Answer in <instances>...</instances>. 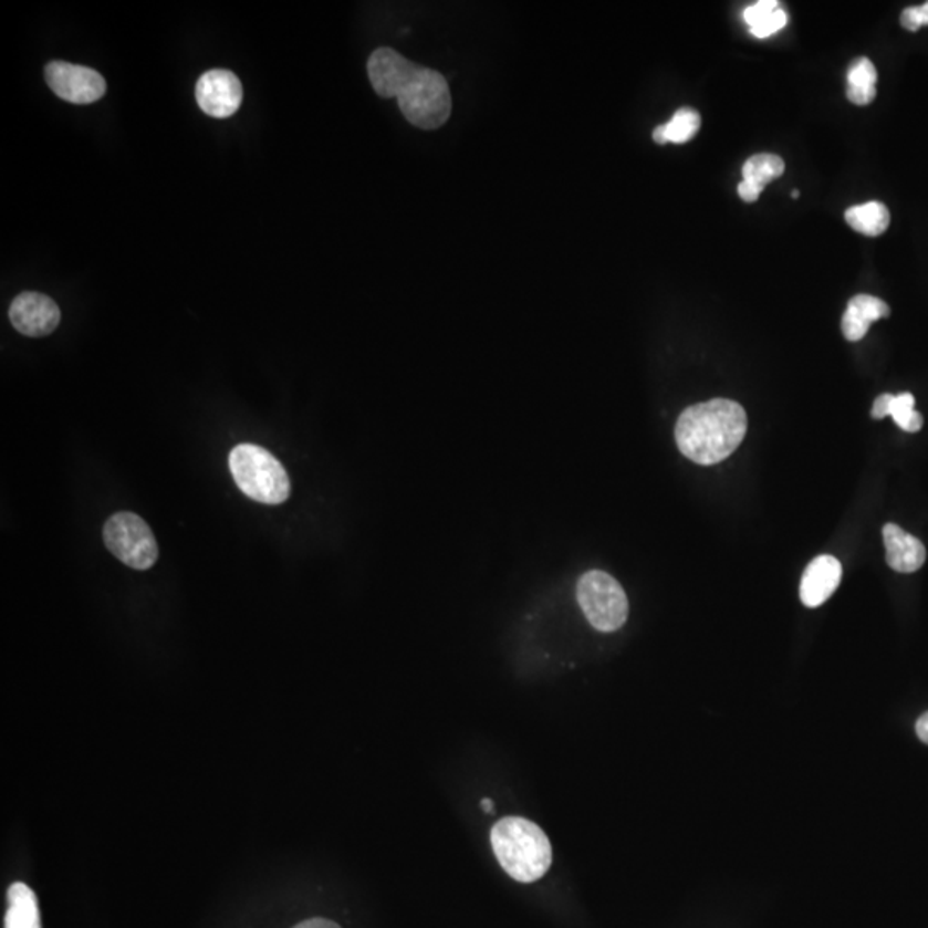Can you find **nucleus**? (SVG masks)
Wrapping results in <instances>:
<instances>
[{"label": "nucleus", "instance_id": "f257e3e1", "mask_svg": "<svg viewBox=\"0 0 928 928\" xmlns=\"http://www.w3.org/2000/svg\"><path fill=\"white\" fill-rule=\"evenodd\" d=\"M368 76L375 92L396 97L403 116L421 129H437L451 116V93L446 77L416 66L393 49L382 46L368 59Z\"/></svg>", "mask_w": 928, "mask_h": 928}, {"label": "nucleus", "instance_id": "f03ea898", "mask_svg": "<svg viewBox=\"0 0 928 928\" xmlns=\"http://www.w3.org/2000/svg\"><path fill=\"white\" fill-rule=\"evenodd\" d=\"M748 418L743 406L731 399H712L690 406L676 424L679 451L703 467L724 461L743 442Z\"/></svg>", "mask_w": 928, "mask_h": 928}, {"label": "nucleus", "instance_id": "7ed1b4c3", "mask_svg": "<svg viewBox=\"0 0 928 928\" xmlns=\"http://www.w3.org/2000/svg\"><path fill=\"white\" fill-rule=\"evenodd\" d=\"M490 843L505 874L518 883H536L551 868V841L532 821L502 818L493 825Z\"/></svg>", "mask_w": 928, "mask_h": 928}, {"label": "nucleus", "instance_id": "20e7f679", "mask_svg": "<svg viewBox=\"0 0 928 928\" xmlns=\"http://www.w3.org/2000/svg\"><path fill=\"white\" fill-rule=\"evenodd\" d=\"M229 468L239 490L260 504L278 505L290 498V477L282 462L263 447L236 446L229 455Z\"/></svg>", "mask_w": 928, "mask_h": 928}, {"label": "nucleus", "instance_id": "39448f33", "mask_svg": "<svg viewBox=\"0 0 928 928\" xmlns=\"http://www.w3.org/2000/svg\"><path fill=\"white\" fill-rule=\"evenodd\" d=\"M576 598L590 624L602 633H613L628 619V597L609 573L588 571L576 585Z\"/></svg>", "mask_w": 928, "mask_h": 928}, {"label": "nucleus", "instance_id": "423d86ee", "mask_svg": "<svg viewBox=\"0 0 928 928\" xmlns=\"http://www.w3.org/2000/svg\"><path fill=\"white\" fill-rule=\"evenodd\" d=\"M104 542L121 563L133 570H150L158 559V545L142 518L133 513H117L104 526Z\"/></svg>", "mask_w": 928, "mask_h": 928}, {"label": "nucleus", "instance_id": "0eeeda50", "mask_svg": "<svg viewBox=\"0 0 928 928\" xmlns=\"http://www.w3.org/2000/svg\"><path fill=\"white\" fill-rule=\"evenodd\" d=\"M45 82L59 98L77 105L101 101L107 92V83L101 73L71 62H49Z\"/></svg>", "mask_w": 928, "mask_h": 928}, {"label": "nucleus", "instance_id": "6e6552de", "mask_svg": "<svg viewBox=\"0 0 928 928\" xmlns=\"http://www.w3.org/2000/svg\"><path fill=\"white\" fill-rule=\"evenodd\" d=\"M197 102L208 116L226 119L241 107L243 86L231 71H207L197 82Z\"/></svg>", "mask_w": 928, "mask_h": 928}, {"label": "nucleus", "instance_id": "1a4fd4ad", "mask_svg": "<svg viewBox=\"0 0 928 928\" xmlns=\"http://www.w3.org/2000/svg\"><path fill=\"white\" fill-rule=\"evenodd\" d=\"M15 331L28 337H43L55 331L61 322V310L52 298L40 293H21L9 309Z\"/></svg>", "mask_w": 928, "mask_h": 928}, {"label": "nucleus", "instance_id": "9d476101", "mask_svg": "<svg viewBox=\"0 0 928 928\" xmlns=\"http://www.w3.org/2000/svg\"><path fill=\"white\" fill-rule=\"evenodd\" d=\"M843 566L832 555H818L806 566L803 573L800 597L806 607H818L824 604L841 583Z\"/></svg>", "mask_w": 928, "mask_h": 928}, {"label": "nucleus", "instance_id": "9b49d317", "mask_svg": "<svg viewBox=\"0 0 928 928\" xmlns=\"http://www.w3.org/2000/svg\"><path fill=\"white\" fill-rule=\"evenodd\" d=\"M886 543L887 564L898 573H915L927 559L924 543L917 536L909 535L901 526L887 523L883 530Z\"/></svg>", "mask_w": 928, "mask_h": 928}, {"label": "nucleus", "instance_id": "f8f14e48", "mask_svg": "<svg viewBox=\"0 0 928 928\" xmlns=\"http://www.w3.org/2000/svg\"><path fill=\"white\" fill-rule=\"evenodd\" d=\"M890 315L889 305L886 301L870 296V294H858L847 303L846 312L841 322L844 337L852 343L863 340L875 320L886 319Z\"/></svg>", "mask_w": 928, "mask_h": 928}, {"label": "nucleus", "instance_id": "ddd939ff", "mask_svg": "<svg viewBox=\"0 0 928 928\" xmlns=\"http://www.w3.org/2000/svg\"><path fill=\"white\" fill-rule=\"evenodd\" d=\"M886 416H893L896 425L909 434H915L924 427V418L915 409L914 394L903 393L899 396L880 394L872 406V418L883 420Z\"/></svg>", "mask_w": 928, "mask_h": 928}, {"label": "nucleus", "instance_id": "4468645a", "mask_svg": "<svg viewBox=\"0 0 928 928\" xmlns=\"http://www.w3.org/2000/svg\"><path fill=\"white\" fill-rule=\"evenodd\" d=\"M8 905L6 928H42L39 901L27 884L14 883L9 887Z\"/></svg>", "mask_w": 928, "mask_h": 928}, {"label": "nucleus", "instance_id": "2eb2a0df", "mask_svg": "<svg viewBox=\"0 0 928 928\" xmlns=\"http://www.w3.org/2000/svg\"><path fill=\"white\" fill-rule=\"evenodd\" d=\"M847 101L855 105H868L877 97V70L874 62L859 58L847 70Z\"/></svg>", "mask_w": 928, "mask_h": 928}, {"label": "nucleus", "instance_id": "dca6fc26", "mask_svg": "<svg viewBox=\"0 0 928 928\" xmlns=\"http://www.w3.org/2000/svg\"><path fill=\"white\" fill-rule=\"evenodd\" d=\"M844 217H846L849 228L855 229L859 234L870 236V238L884 234L890 222L889 210L880 201L855 205V207L847 208Z\"/></svg>", "mask_w": 928, "mask_h": 928}, {"label": "nucleus", "instance_id": "f3484780", "mask_svg": "<svg viewBox=\"0 0 928 928\" xmlns=\"http://www.w3.org/2000/svg\"><path fill=\"white\" fill-rule=\"evenodd\" d=\"M701 117L695 108L682 107L676 111L669 123L660 124L654 129V142L659 145L666 143H688L700 132Z\"/></svg>", "mask_w": 928, "mask_h": 928}, {"label": "nucleus", "instance_id": "a211bd4d", "mask_svg": "<svg viewBox=\"0 0 928 928\" xmlns=\"http://www.w3.org/2000/svg\"><path fill=\"white\" fill-rule=\"evenodd\" d=\"M784 160L778 155L760 154L748 158L743 166V181L763 189L784 174Z\"/></svg>", "mask_w": 928, "mask_h": 928}, {"label": "nucleus", "instance_id": "6ab92c4d", "mask_svg": "<svg viewBox=\"0 0 928 928\" xmlns=\"http://www.w3.org/2000/svg\"><path fill=\"white\" fill-rule=\"evenodd\" d=\"M788 24V14L784 9L778 8L771 15H767L762 23L750 28V33L757 39H767L774 35L775 31L782 30Z\"/></svg>", "mask_w": 928, "mask_h": 928}, {"label": "nucleus", "instance_id": "aec40b11", "mask_svg": "<svg viewBox=\"0 0 928 928\" xmlns=\"http://www.w3.org/2000/svg\"><path fill=\"white\" fill-rule=\"evenodd\" d=\"M778 8L779 2H775V0H760L757 4L744 9V21H747V24L750 28L757 27V24L762 23L767 15H771Z\"/></svg>", "mask_w": 928, "mask_h": 928}, {"label": "nucleus", "instance_id": "412c9836", "mask_svg": "<svg viewBox=\"0 0 928 928\" xmlns=\"http://www.w3.org/2000/svg\"><path fill=\"white\" fill-rule=\"evenodd\" d=\"M901 24L908 31H918L921 27H928V2L917 8H908L901 12Z\"/></svg>", "mask_w": 928, "mask_h": 928}, {"label": "nucleus", "instance_id": "4be33fe9", "mask_svg": "<svg viewBox=\"0 0 928 928\" xmlns=\"http://www.w3.org/2000/svg\"><path fill=\"white\" fill-rule=\"evenodd\" d=\"M763 189L757 188V186L748 185V183L741 181L738 185V195H740L741 200L747 201V204H753V201L759 200L760 195H762Z\"/></svg>", "mask_w": 928, "mask_h": 928}, {"label": "nucleus", "instance_id": "5701e85b", "mask_svg": "<svg viewBox=\"0 0 928 928\" xmlns=\"http://www.w3.org/2000/svg\"><path fill=\"white\" fill-rule=\"evenodd\" d=\"M294 928H341L335 921L325 920V918H312V920L301 921Z\"/></svg>", "mask_w": 928, "mask_h": 928}, {"label": "nucleus", "instance_id": "b1692460", "mask_svg": "<svg viewBox=\"0 0 928 928\" xmlns=\"http://www.w3.org/2000/svg\"><path fill=\"white\" fill-rule=\"evenodd\" d=\"M917 734L925 744H928V712H925L917 721Z\"/></svg>", "mask_w": 928, "mask_h": 928}, {"label": "nucleus", "instance_id": "393cba45", "mask_svg": "<svg viewBox=\"0 0 928 928\" xmlns=\"http://www.w3.org/2000/svg\"><path fill=\"white\" fill-rule=\"evenodd\" d=\"M482 809H483V812H486V813H492L493 812L492 800H489V797H486V800H482Z\"/></svg>", "mask_w": 928, "mask_h": 928}, {"label": "nucleus", "instance_id": "a878e982", "mask_svg": "<svg viewBox=\"0 0 928 928\" xmlns=\"http://www.w3.org/2000/svg\"><path fill=\"white\" fill-rule=\"evenodd\" d=\"M791 197H793V198L800 197V191H797V189H794L793 194H791Z\"/></svg>", "mask_w": 928, "mask_h": 928}]
</instances>
